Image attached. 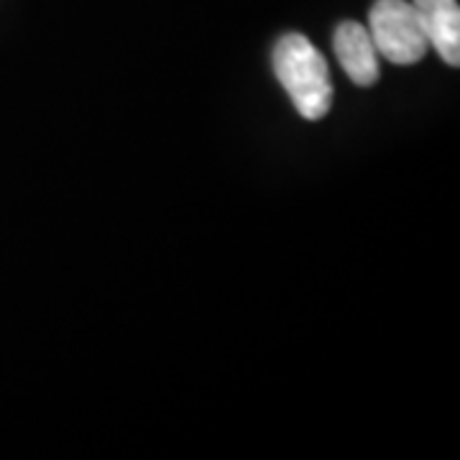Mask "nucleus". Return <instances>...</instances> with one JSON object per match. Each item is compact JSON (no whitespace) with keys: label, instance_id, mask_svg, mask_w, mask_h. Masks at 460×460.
<instances>
[{"label":"nucleus","instance_id":"1","mask_svg":"<svg viewBox=\"0 0 460 460\" xmlns=\"http://www.w3.org/2000/svg\"><path fill=\"white\" fill-rule=\"evenodd\" d=\"M274 75L305 120H320L332 105L330 66L323 51L302 33H284L271 54Z\"/></svg>","mask_w":460,"mask_h":460},{"label":"nucleus","instance_id":"3","mask_svg":"<svg viewBox=\"0 0 460 460\" xmlns=\"http://www.w3.org/2000/svg\"><path fill=\"white\" fill-rule=\"evenodd\" d=\"M332 49L345 75L358 87H371L376 83L381 75L378 51L366 26L358 21H343L332 33Z\"/></svg>","mask_w":460,"mask_h":460},{"label":"nucleus","instance_id":"4","mask_svg":"<svg viewBox=\"0 0 460 460\" xmlns=\"http://www.w3.org/2000/svg\"><path fill=\"white\" fill-rule=\"evenodd\" d=\"M429 47L445 65H460V5L458 0H411Z\"/></svg>","mask_w":460,"mask_h":460},{"label":"nucleus","instance_id":"2","mask_svg":"<svg viewBox=\"0 0 460 460\" xmlns=\"http://www.w3.org/2000/svg\"><path fill=\"white\" fill-rule=\"evenodd\" d=\"M368 33L378 57L392 65H417L428 54V36L411 0H376L368 13Z\"/></svg>","mask_w":460,"mask_h":460}]
</instances>
